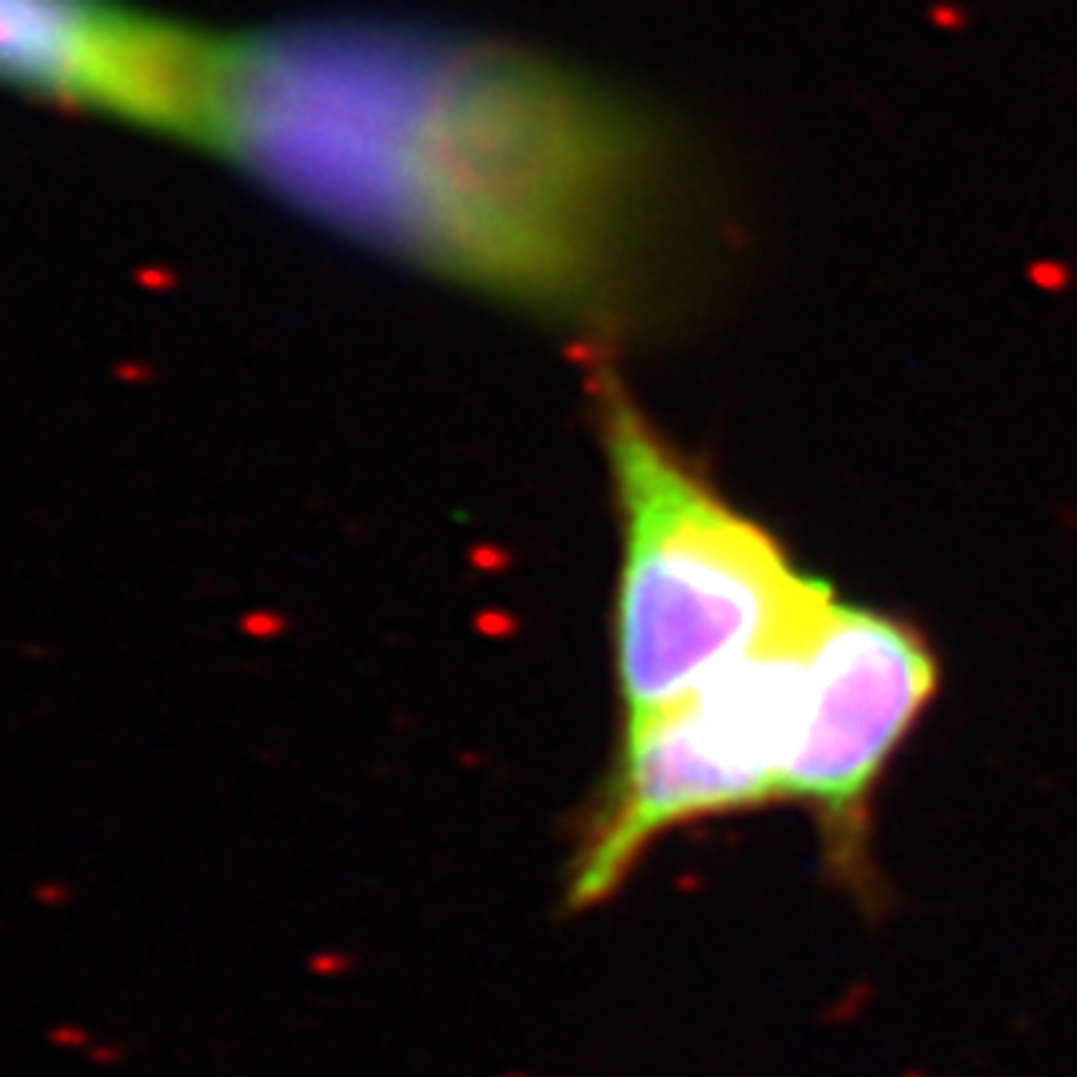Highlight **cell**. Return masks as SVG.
I'll return each mask as SVG.
<instances>
[{
	"label": "cell",
	"instance_id": "6da1fadb",
	"mask_svg": "<svg viewBox=\"0 0 1077 1077\" xmlns=\"http://www.w3.org/2000/svg\"><path fill=\"white\" fill-rule=\"evenodd\" d=\"M204 148L363 248L591 344L675 312L718 256L695 140L499 36L379 16L224 36Z\"/></svg>",
	"mask_w": 1077,
	"mask_h": 1077
},
{
	"label": "cell",
	"instance_id": "7a4b0ae2",
	"mask_svg": "<svg viewBox=\"0 0 1077 1077\" xmlns=\"http://www.w3.org/2000/svg\"><path fill=\"white\" fill-rule=\"evenodd\" d=\"M591 415L619 527L615 687L635 722L802 639L834 587L734 507L607 363L591 367Z\"/></svg>",
	"mask_w": 1077,
	"mask_h": 1077
},
{
	"label": "cell",
	"instance_id": "3957f363",
	"mask_svg": "<svg viewBox=\"0 0 1077 1077\" xmlns=\"http://www.w3.org/2000/svg\"><path fill=\"white\" fill-rule=\"evenodd\" d=\"M802 639L726 667L655 715L623 722L619 754L567 862L571 910L619 894L667 834L786 802Z\"/></svg>",
	"mask_w": 1077,
	"mask_h": 1077
},
{
	"label": "cell",
	"instance_id": "277c9868",
	"mask_svg": "<svg viewBox=\"0 0 1077 1077\" xmlns=\"http://www.w3.org/2000/svg\"><path fill=\"white\" fill-rule=\"evenodd\" d=\"M938 691V659L906 619L838 595L802 639L786 802L802 806L830 874L874 890V794Z\"/></svg>",
	"mask_w": 1077,
	"mask_h": 1077
},
{
	"label": "cell",
	"instance_id": "5b68a950",
	"mask_svg": "<svg viewBox=\"0 0 1077 1077\" xmlns=\"http://www.w3.org/2000/svg\"><path fill=\"white\" fill-rule=\"evenodd\" d=\"M224 36L128 0H0V84L128 128L204 144Z\"/></svg>",
	"mask_w": 1077,
	"mask_h": 1077
}]
</instances>
